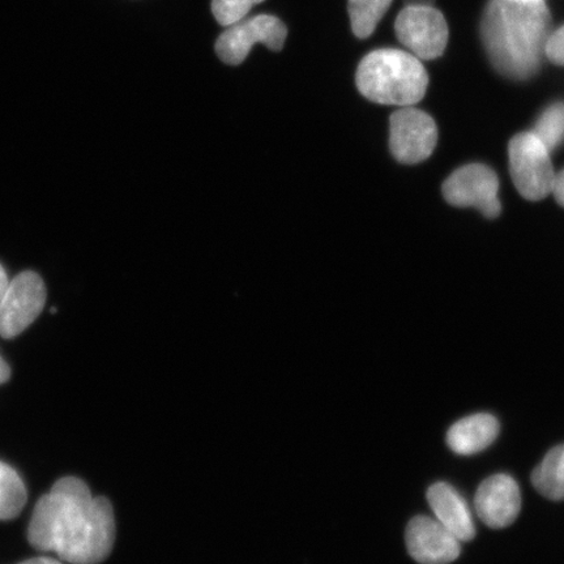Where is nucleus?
Returning <instances> with one entry per match:
<instances>
[{
    "instance_id": "nucleus-1",
    "label": "nucleus",
    "mask_w": 564,
    "mask_h": 564,
    "mask_svg": "<svg viewBox=\"0 0 564 564\" xmlns=\"http://www.w3.org/2000/svg\"><path fill=\"white\" fill-rule=\"evenodd\" d=\"M116 532L109 500L91 496L83 479L65 477L35 505L28 541L70 564H100L115 547Z\"/></svg>"
},
{
    "instance_id": "nucleus-2",
    "label": "nucleus",
    "mask_w": 564,
    "mask_h": 564,
    "mask_svg": "<svg viewBox=\"0 0 564 564\" xmlns=\"http://www.w3.org/2000/svg\"><path fill=\"white\" fill-rule=\"evenodd\" d=\"M552 32L545 2L490 0L486 6L481 23L486 53L498 73L510 79L527 80L539 73Z\"/></svg>"
},
{
    "instance_id": "nucleus-3",
    "label": "nucleus",
    "mask_w": 564,
    "mask_h": 564,
    "mask_svg": "<svg viewBox=\"0 0 564 564\" xmlns=\"http://www.w3.org/2000/svg\"><path fill=\"white\" fill-rule=\"evenodd\" d=\"M356 83L362 96L380 105L411 106L426 95L429 75L417 56L382 48L359 63Z\"/></svg>"
},
{
    "instance_id": "nucleus-4",
    "label": "nucleus",
    "mask_w": 564,
    "mask_h": 564,
    "mask_svg": "<svg viewBox=\"0 0 564 564\" xmlns=\"http://www.w3.org/2000/svg\"><path fill=\"white\" fill-rule=\"evenodd\" d=\"M510 171L514 186L527 200L545 199L555 178L547 148L533 132H523L510 141Z\"/></svg>"
},
{
    "instance_id": "nucleus-5",
    "label": "nucleus",
    "mask_w": 564,
    "mask_h": 564,
    "mask_svg": "<svg viewBox=\"0 0 564 564\" xmlns=\"http://www.w3.org/2000/svg\"><path fill=\"white\" fill-rule=\"evenodd\" d=\"M394 31L401 44L419 59L432 61L446 51L447 21L434 7L405 6L394 23Z\"/></svg>"
},
{
    "instance_id": "nucleus-6",
    "label": "nucleus",
    "mask_w": 564,
    "mask_h": 564,
    "mask_svg": "<svg viewBox=\"0 0 564 564\" xmlns=\"http://www.w3.org/2000/svg\"><path fill=\"white\" fill-rule=\"evenodd\" d=\"M288 30L284 23L271 15L238 21L225 31L216 42V53L227 65H241L257 44H263L271 51L284 47Z\"/></svg>"
},
{
    "instance_id": "nucleus-7",
    "label": "nucleus",
    "mask_w": 564,
    "mask_h": 564,
    "mask_svg": "<svg viewBox=\"0 0 564 564\" xmlns=\"http://www.w3.org/2000/svg\"><path fill=\"white\" fill-rule=\"evenodd\" d=\"M46 286L37 273L26 271L10 281L0 303V337L11 340L37 319L46 302Z\"/></svg>"
},
{
    "instance_id": "nucleus-8",
    "label": "nucleus",
    "mask_w": 564,
    "mask_h": 564,
    "mask_svg": "<svg viewBox=\"0 0 564 564\" xmlns=\"http://www.w3.org/2000/svg\"><path fill=\"white\" fill-rule=\"evenodd\" d=\"M390 124V147L394 159L412 165L432 156L438 141V129L425 111L404 106L393 112Z\"/></svg>"
},
{
    "instance_id": "nucleus-9",
    "label": "nucleus",
    "mask_w": 564,
    "mask_h": 564,
    "mask_svg": "<svg viewBox=\"0 0 564 564\" xmlns=\"http://www.w3.org/2000/svg\"><path fill=\"white\" fill-rule=\"evenodd\" d=\"M499 181L490 167L471 164L457 169L444 182L443 195L455 207H475L486 217L496 218L500 214Z\"/></svg>"
},
{
    "instance_id": "nucleus-10",
    "label": "nucleus",
    "mask_w": 564,
    "mask_h": 564,
    "mask_svg": "<svg viewBox=\"0 0 564 564\" xmlns=\"http://www.w3.org/2000/svg\"><path fill=\"white\" fill-rule=\"evenodd\" d=\"M405 541L409 554L420 564H449L462 552L460 541L446 527L422 514L409 521Z\"/></svg>"
},
{
    "instance_id": "nucleus-11",
    "label": "nucleus",
    "mask_w": 564,
    "mask_h": 564,
    "mask_svg": "<svg viewBox=\"0 0 564 564\" xmlns=\"http://www.w3.org/2000/svg\"><path fill=\"white\" fill-rule=\"evenodd\" d=\"M478 518L492 529L510 527L521 510V494L509 475H494L479 485L475 497Z\"/></svg>"
},
{
    "instance_id": "nucleus-12",
    "label": "nucleus",
    "mask_w": 564,
    "mask_h": 564,
    "mask_svg": "<svg viewBox=\"0 0 564 564\" xmlns=\"http://www.w3.org/2000/svg\"><path fill=\"white\" fill-rule=\"evenodd\" d=\"M427 500L436 520L460 542L475 539L476 527L467 500L446 482H436L427 490Z\"/></svg>"
},
{
    "instance_id": "nucleus-13",
    "label": "nucleus",
    "mask_w": 564,
    "mask_h": 564,
    "mask_svg": "<svg viewBox=\"0 0 564 564\" xmlns=\"http://www.w3.org/2000/svg\"><path fill=\"white\" fill-rule=\"evenodd\" d=\"M499 422L489 413L469 415L455 425L447 433V444L457 455H476L490 447L498 438Z\"/></svg>"
},
{
    "instance_id": "nucleus-14",
    "label": "nucleus",
    "mask_w": 564,
    "mask_h": 564,
    "mask_svg": "<svg viewBox=\"0 0 564 564\" xmlns=\"http://www.w3.org/2000/svg\"><path fill=\"white\" fill-rule=\"evenodd\" d=\"M532 484L541 496L554 502L564 500V444L549 451L533 470Z\"/></svg>"
},
{
    "instance_id": "nucleus-15",
    "label": "nucleus",
    "mask_w": 564,
    "mask_h": 564,
    "mask_svg": "<svg viewBox=\"0 0 564 564\" xmlns=\"http://www.w3.org/2000/svg\"><path fill=\"white\" fill-rule=\"evenodd\" d=\"M26 500L23 479L9 464L0 462V521L18 518Z\"/></svg>"
},
{
    "instance_id": "nucleus-16",
    "label": "nucleus",
    "mask_w": 564,
    "mask_h": 564,
    "mask_svg": "<svg viewBox=\"0 0 564 564\" xmlns=\"http://www.w3.org/2000/svg\"><path fill=\"white\" fill-rule=\"evenodd\" d=\"M391 3L392 0H349L348 10L352 33L358 39H368L376 31Z\"/></svg>"
},
{
    "instance_id": "nucleus-17",
    "label": "nucleus",
    "mask_w": 564,
    "mask_h": 564,
    "mask_svg": "<svg viewBox=\"0 0 564 564\" xmlns=\"http://www.w3.org/2000/svg\"><path fill=\"white\" fill-rule=\"evenodd\" d=\"M550 153L564 143V104L550 106L532 131Z\"/></svg>"
},
{
    "instance_id": "nucleus-18",
    "label": "nucleus",
    "mask_w": 564,
    "mask_h": 564,
    "mask_svg": "<svg viewBox=\"0 0 564 564\" xmlns=\"http://www.w3.org/2000/svg\"><path fill=\"white\" fill-rule=\"evenodd\" d=\"M262 2L264 0H214L212 12H214L218 24L230 26L243 20L253 6Z\"/></svg>"
},
{
    "instance_id": "nucleus-19",
    "label": "nucleus",
    "mask_w": 564,
    "mask_h": 564,
    "mask_svg": "<svg viewBox=\"0 0 564 564\" xmlns=\"http://www.w3.org/2000/svg\"><path fill=\"white\" fill-rule=\"evenodd\" d=\"M545 56L554 65L564 66V26L549 35Z\"/></svg>"
},
{
    "instance_id": "nucleus-20",
    "label": "nucleus",
    "mask_w": 564,
    "mask_h": 564,
    "mask_svg": "<svg viewBox=\"0 0 564 564\" xmlns=\"http://www.w3.org/2000/svg\"><path fill=\"white\" fill-rule=\"evenodd\" d=\"M556 202L564 208V171L555 174L553 192Z\"/></svg>"
},
{
    "instance_id": "nucleus-21",
    "label": "nucleus",
    "mask_w": 564,
    "mask_h": 564,
    "mask_svg": "<svg viewBox=\"0 0 564 564\" xmlns=\"http://www.w3.org/2000/svg\"><path fill=\"white\" fill-rule=\"evenodd\" d=\"M10 280L7 278V273L4 271V268L0 265V303H2L4 299V294L7 292V289H9Z\"/></svg>"
},
{
    "instance_id": "nucleus-22",
    "label": "nucleus",
    "mask_w": 564,
    "mask_h": 564,
    "mask_svg": "<svg viewBox=\"0 0 564 564\" xmlns=\"http://www.w3.org/2000/svg\"><path fill=\"white\" fill-rule=\"evenodd\" d=\"M11 378V369L9 364L4 361L2 357H0V384L9 382Z\"/></svg>"
},
{
    "instance_id": "nucleus-23",
    "label": "nucleus",
    "mask_w": 564,
    "mask_h": 564,
    "mask_svg": "<svg viewBox=\"0 0 564 564\" xmlns=\"http://www.w3.org/2000/svg\"><path fill=\"white\" fill-rule=\"evenodd\" d=\"M19 564H62V562L51 558V556H37V558L28 560Z\"/></svg>"
},
{
    "instance_id": "nucleus-24",
    "label": "nucleus",
    "mask_w": 564,
    "mask_h": 564,
    "mask_svg": "<svg viewBox=\"0 0 564 564\" xmlns=\"http://www.w3.org/2000/svg\"><path fill=\"white\" fill-rule=\"evenodd\" d=\"M405 6L434 7L435 0H404Z\"/></svg>"
},
{
    "instance_id": "nucleus-25",
    "label": "nucleus",
    "mask_w": 564,
    "mask_h": 564,
    "mask_svg": "<svg viewBox=\"0 0 564 564\" xmlns=\"http://www.w3.org/2000/svg\"><path fill=\"white\" fill-rule=\"evenodd\" d=\"M518 2H545V0H518Z\"/></svg>"
}]
</instances>
